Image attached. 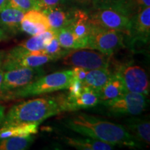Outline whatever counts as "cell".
<instances>
[{"instance_id":"cell-1","label":"cell","mask_w":150,"mask_h":150,"mask_svg":"<svg viewBox=\"0 0 150 150\" xmlns=\"http://www.w3.org/2000/svg\"><path fill=\"white\" fill-rule=\"evenodd\" d=\"M63 126L74 132L93 139L114 145L129 147H141L138 142L128 132L126 128L109 121L84 112H77L65 118Z\"/></svg>"},{"instance_id":"cell-2","label":"cell","mask_w":150,"mask_h":150,"mask_svg":"<svg viewBox=\"0 0 150 150\" xmlns=\"http://www.w3.org/2000/svg\"><path fill=\"white\" fill-rule=\"evenodd\" d=\"M63 97H45L15 104L5 113L1 127L22 124H40L47 118L64 112Z\"/></svg>"},{"instance_id":"cell-3","label":"cell","mask_w":150,"mask_h":150,"mask_svg":"<svg viewBox=\"0 0 150 150\" xmlns=\"http://www.w3.org/2000/svg\"><path fill=\"white\" fill-rule=\"evenodd\" d=\"M72 78V70L59 71L47 75H43L25 87L3 95L0 99V102L26 98L66 90Z\"/></svg>"},{"instance_id":"cell-4","label":"cell","mask_w":150,"mask_h":150,"mask_svg":"<svg viewBox=\"0 0 150 150\" xmlns=\"http://www.w3.org/2000/svg\"><path fill=\"white\" fill-rule=\"evenodd\" d=\"M90 23L93 27L117 30L128 34L131 16L121 9L103 6L93 8L88 13Z\"/></svg>"},{"instance_id":"cell-5","label":"cell","mask_w":150,"mask_h":150,"mask_svg":"<svg viewBox=\"0 0 150 150\" xmlns=\"http://www.w3.org/2000/svg\"><path fill=\"white\" fill-rule=\"evenodd\" d=\"M125 33L117 30L91 26L88 38V49L97 50L110 57L125 45Z\"/></svg>"},{"instance_id":"cell-6","label":"cell","mask_w":150,"mask_h":150,"mask_svg":"<svg viewBox=\"0 0 150 150\" xmlns=\"http://www.w3.org/2000/svg\"><path fill=\"white\" fill-rule=\"evenodd\" d=\"M54 61L42 50L29 52L17 45L4 56L1 68L6 71L21 67H38Z\"/></svg>"},{"instance_id":"cell-7","label":"cell","mask_w":150,"mask_h":150,"mask_svg":"<svg viewBox=\"0 0 150 150\" xmlns=\"http://www.w3.org/2000/svg\"><path fill=\"white\" fill-rule=\"evenodd\" d=\"M101 103L112 115L136 116L146 110L148 100L143 94L127 92L117 98Z\"/></svg>"},{"instance_id":"cell-8","label":"cell","mask_w":150,"mask_h":150,"mask_svg":"<svg viewBox=\"0 0 150 150\" xmlns=\"http://www.w3.org/2000/svg\"><path fill=\"white\" fill-rule=\"evenodd\" d=\"M45 74L41 67H21L4 71L0 99L6 94L25 87Z\"/></svg>"},{"instance_id":"cell-9","label":"cell","mask_w":150,"mask_h":150,"mask_svg":"<svg viewBox=\"0 0 150 150\" xmlns=\"http://www.w3.org/2000/svg\"><path fill=\"white\" fill-rule=\"evenodd\" d=\"M115 72L119 75L128 92L143 94L148 96L150 85L147 72L139 65L131 63L121 64Z\"/></svg>"},{"instance_id":"cell-10","label":"cell","mask_w":150,"mask_h":150,"mask_svg":"<svg viewBox=\"0 0 150 150\" xmlns=\"http://www.w3.org/2000/svg\"><path fill=\"white\" fill-rule=\"evenodd\" d=\"M63 64L80 67L86 70L99 68H108L110 56L95 50H74L63 58Z\"/></svg>"},{"instance_id":"cell-11","label":"cell","mask_w":150,"mask_h":150,"mask_svg":"<svg viewBox=\"0 0 150 150\" xmlns=\"http://www.w3.org/2000/svg\"><path fill=\"white\" fill-rule=\"evenodd\" d=\"M127 38L129 42L147 44L150 37V7L138 11L131 17Z\"/></svg>"},{"instance_id":"cell-12","label":"cell","mask_w":150,"mask_h":150,"mask_svg":"<svg viewBox=\"0 0 150 150\" xmlns=\"http://www.w3.org/2000/svg\"><path fill=\"white\" fill-rule=\"evenodd\" d=\"M20 28L21 31L31 35H38L51 29L47 18L40 10H31L24 13Z\"/></svg>"},{"instance_id":"cell-13","label":"cell","mask_w":150,"mask_h":150,"mask_svg":"<svg viewBox=\"0 0 150 150\" xmlns=\"http://www.w3.org/2000/svg\"><path fill=\"white\" fill-rule=\"evenodd\" d=\"M100 103L98 92L83 86L81 95L76 98L68 100L63 97V107L65 111H76L81 108H88L97 106Z\"/></svg>"},{"instance_id":"cell-14","label":"cell","mask_w":150,"mask_h":150,"mask_svg":"<svg viewBox=\"0 0 150 150\" xmlns=\"http://www.w3.org/2000/svg\"><path fill=\"white\" fill-rule=\"evenodd\" d=\"M124 126L128 132L142 145H149L150 143L149 118L132 117L125 121Z\"/></svg>"},{"instance_id":"cell-15","label":"cell","mask_w":150,"mask_h":150,"mask_svg":"<svg viewBox=\"0 0 150 150\" xmlns=\"http://www.w3.org/2000/svg\"><path fill=\"white\" fill-rule=\"evenodd\" d=\"M24 12L6 6L0 12V28L7 35H16L21 31L20 24Z\"/></svg>"},{"instance_id":"cell-16","label":"cell","mask_w":150,"mask_h":150,"mask_svg":"<svg viewBox=\"0 0 150 150\" xmlns=\"http://www.w3.org/2000/svg\"><path fill=\"white\" fill-rule=\"evenodd\" d=\"M70 26L77 40L83 45L84 49H88V38L91 28L88 13L81 9H74Z\"/></svg>"},{"instance_id":"cell-17","label":"cell","mask_w":150,"mask_h":150,"mask_svg":"<svg viewBox=\"0 0 150 150\" xmlns=\"http://www.w3.org/2000/svg\"><path fill=\"white\" fill-rule=\"evenodd\" d=\"M41 11L47 18L50 29L55 32L62 28L70 25L74 11V10H65L60 6L53 8H45Z\"/></svg>"},{"instance_id":"cell-18","label":"cell","mask_w":150,"mask_h":150,"mask_svg":"<svg viewBox=\"0 0 150 150\" xmlns=\"http://www.w3.org/2000/svg\"><path fill=\"white\" fill-rule=\"evenodd\" d=\"M128 92L121 78L115 72H112L110 78L98 91L100 103L111 100Z\"/></svg>"},{"instance_id":"cell-19","label":"cell","mask_w":150,"mask_h":150,"mask_svg":"<svg viewBox=\"0 0 150 150\" xmlns=\"http://www.w3.org/2000/svg\"><path fill=\"white\" fill-rule=\"evenodd\" d=\"M63 142L70 147L79 150H112L115 145L93 138H79L63 137Z\"/></svg>"},{"instance_id":"cell-20","label":"cell","mask_w":150,"mask_h":150,"mask_svg":"<svg viewBox=\"0 0 150 150\" xmlns=\"http://www.w3.org/2000/svg\"><path fill=\"white\" fill-rule=\"evenodd\" d=\"M38 123L22 124L8 127H0V138L9 137L29 136L36 134L38 131Z\"/></svg>"},{"instance_id":"cell-21","label":"cell","mask_w":150,"mask_h":150,"mask_svg":"<svg viewBox=\"0 0 150 150\" xmlns=\"http://www.w3.org/2000/svg\"><path fill=\"white\" fill-rule=\"evenodd\" d=\"M56 35V32L50 29L38 35H32L27 40L18 45L19 47L29 52L40 51Z\"/></svg>"},{"instance_id":"cell-22","label":"cell","mask_w":150,"mask_h":150,"mask_svg":"<svg viewBox=\"0 0 150 150\" xmlns=\"http://www.w3.org/2000/svg\"><path fill=\"white\" fill-rule=\"evenodd\" d=\"M111 73L108 68H99L88 70L85 80L83 81V85L98 92L107 82Z\"/></svg>"},{"instance_id":"cell-23","label":"cell","mask_w":150,"mask_h":150,"mask_svg":"<svg viewBox=\"0 0 150 150\" xmlns=\"http://www.w3.org/2000/svg\"><path fill=\"white\" fill-rule=\"evenodd\" d=\"M56 35L63 49L67 50L84 49L83 45L77 40L70 25L56 31Z\"/></svg>"},{"instance_id":"cell-24","label":"cell","mask_w":150,"mask_h":150,"mask_svg":"<svg viewBox=\"0 0 150 150\" xmlns=\"http://www.w3.org/2000/svg\"><path fill=\"white\" fill-rule=\"evenodd\" d=\"M33 135L29 136L9 137L0 138V150H24L33 143Z\"/></svg>"},{"instance_id":"cell-25","label":"cell","mask_w":150,"mask_h":150,"mask_svg":"<svg viewBox=\"0 0 150 150\" xmlns=\"http://www.w3.org/2000/svg\"><path fill=\"white\" fill-rule=\"evenodd\" d=\"M93 8L109 6L121 9L132 17L135 14L133 8V0H93Z\"/></svg>"},{"instance_id":"cell-26","label":"cell","mask_w":150,"mask_h":150,"mask_svg":"<svg viewBox=\"0 0 150 150\" xmlns=\"http://www.w3.org/2000/svg\"><path fill=\"white\" fill-rule=\"evenodd\" d=\"M71 50H67L63 49L60 45L58 40L57 37L55 35L51 41L48 43L45 48L42 50V52L46 55H48L55 60L62 59L65 55L69 53Z\"/></svg>"},{"instance_id":"cell-27","label":"cell","mask_w":150,"mask_h":150,"mask_svg":"<svg viewBox=\"0 0 150 150\" xmlns=\"http://www.w3.org/2000/svg\"><path fill=\"white\" fill-rule=\"evenodd\" d=\"M7 6L18 9L24 13L31 10L41 11L40 5L33 0H8Z\"/></svg>"},{"instance_id":"cell-28","label":"cell","mask_w":150,"mask_h":150,"mask_svg":"<svg viewBox=\"0 0 150 150\" xmlns=\"http://www.w3.org/2000/svg\"><path fill=\"white\" fill-rule=\"evenodd\" d=\"M83 86L84 85L83 82L78 79H76L72 78L70 85L67 88L69 91L68 95L65 97V98L68 99V100H71V99H74L78 97L83 91Z\"/></svg>"},{"instance_id":"cell-29","label":"cell","mask_w":150,"mask_h":150,"mask_svg":"<svg viewBox=\"0 0 150 150\" xmlns=\"http://www.w3.org/2000/svg\"><path fill=\"white\" fill-rule=\"evenodd\" d=\"M72 77L73 78L79 80L83 83V81L85 80L86 74H87V72H88V70L82 68V67L75 66L72 68Z\"/></svg>"},{"instance_id":"cell-30","label":"cell","mask_w":150,"mask_h":150,"mask_svg":"<svg viewBox=\"0 0 150 150\" xmlns=\"http://www.w3.org/2000/svg\"><path fill=\"white\" fill-rule=\"evenodd\" d=\"M150 0H133V8L135 14L142 9L149 7Z\"/></svg>"},{"instance_id":"cell-31","label":"cell","mask_w":150,"mask_h":150,"mask_svg":"<svg viewBox=\"0 0 150 150\" xmlns=\"http://www.w3.org/2000/svg\"><path fill=\"white\" fill-rule=\"evenodd\" d=\"M63 3V0H42V10L61 6Z\"/></svg>"},{"instance_id":"cell-32","label":"cell","mask_w":150,"mask_h":150,"mask_svg":"<svg viewBox=\"0 0 150 150\" xmlns=\"http://www.w3.org/2000/svg\"><path fill=\"white\" fill-rule=\"evenodd\" d=\"M5 116V109L2 105L0 104V127L3 122L4 118Z\"/></svg>"},{"instance_id":"cell-33","label":"cell","mask_w":150,"mask_h":150,"mask_svg":"<svg viewBox=\"0 0 150 150\" xmlns=\"http://www.w3.org/2000/svg\"><path fill=\"white\" fill-rule=\"evenodd\" d=\"M8 39V35L6 34L4 31L0 28V42L1 41H4Z\"/></svg>"},{"instance_id":"cell-34","label":"cell","mask_w":150,"mask_h":150,"mask_svg":"<svg viewBox=\"0 0 150 150\" xmlns=\"http://www.w3.org/2000/svg\"><path fill=\"white\" fill-rule=\"evenodd\" d=\"M8 0H0V12L7 6Z\"/></svg>"},{"instance_id":"cell-35","label":"cell","mask_w":150,"mask_h":150,"mask_svg":"<svg viewBox=\"0 0 150 150\" xmlns=\"http://www.w3.org/2000/svg\"><path fill=\"white\" fill-rule=\"evenodd\" d=\"M76 1H77L79 4L82 5H88L92 3L93 0H75Z\"/></svg>"},{"instance_id":"cell-36","label":"cell","mask_w":150,"mask_h":150,"mask_svg":"<svg viewBox=\"0 0 150 150\" xmlns=\"http://www.w3.org/2000/svg\"><path fill=\"white\" fill-rule=\"evenodd\" d=\"M4 71L0 67V91H1V83L3 81V78H4Z\"/></svg>"},{"instance_id":"cell-37","label":"cell","mask_w":150,"mask_h":150,"mask_svg":"<svg viewBox=\"0 0 150 150\" xmlns=\"http://www.w3.org/2000/svg\"><path fill=\"white\" fill-rule=\"evenodd\" d=\"M4 56V54L2 53V52H0V67H1V63H2Z\"/></svg>"},{"instance_id":"cell-38","label":"cell","mask_w":150,"mask_h":150,"mask_svg":"<svg viewBox=\"0 0 150 150\" xmlns=\"http://www.w3.org/2000/svg\"><path fill=\"white\" fill-rule=\"evenodd\" d=\"M33 1H35V2L38 3L39 5H40L41 10H42V0H33Z\"/></svg>"},{"instance_id":"cell-39","label":"cell","mask_w":150,"mask_h":150,"mask_svg":"<svg viewBox=\"0 0 150 150\" xmlns=\"http://www.w3.org/2000/svg\"><path fill=\"white\" fill-rule=\"evenodd\" d=\"M72 1V0H63V3H64V2H66V1Z\"/></svg>"}]
</instances>
